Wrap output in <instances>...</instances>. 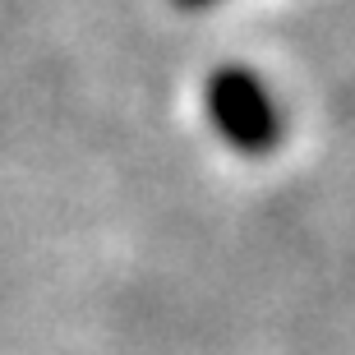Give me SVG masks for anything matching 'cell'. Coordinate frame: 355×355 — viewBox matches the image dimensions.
<instances>
[{
  "label": "cell",
  "instance_id": "cell-1",
  "mask_svg": "<svg viewBox=\"0 0 355 355\" xmlns=\"http://www.w3.org/2000/svg\"><path fill=\"white\" fill-rule=\"evenodd\" d=\"M212 116L226 130V139L240 148H263L268 139H277L272 106L250 74H222L212 83Z\"/></svg>",
  "mask_w": 355,
  "mask_h": 355
}]
</instances>
